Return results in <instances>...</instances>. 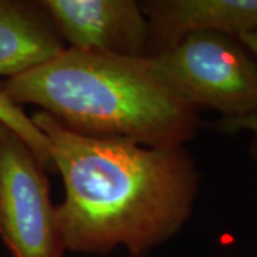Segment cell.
Masks as SVG:
<instances>
[{
  "mask_svg": "<svg viewBox=\"0 0 257 257\" xmlns=\"http://www.w3.org/2000/svg\"><path fill=\"white\" fill-rule=\"evenodd\" d=\"M0 239L13 257H63L46 170L26 142L0 123Z\"/></svg>",
  "mask_w": 257,
  "mask_h": 257,
  "instance_id": "4",
  "label": "cell"
},
{
  "mask_svg": "<svg viewBox=\"0 0 257 257\" xmlns=\"http://www.w3.org/2000/svg\"><path fill=\"white\" fill-rule=\"evenodd\" d=\"M63 49L37 2L0 0V76L9 79L28 72Z\"/></svg>",
  "mask_w": 257,
  "mask_h": 257,
  "instance_id": "7",
  "label": "cell"
},
{
  "mask_svg": "<svg viewBox=\"0 0 257 257\" xmlns=\"http://www.w3.org/2000/svg\"><path fill=\"white\" fill-rule=\"evenodd\" d=\"M15 104H35L84 136L147 147L184 146L196 138L199 110L153 70L149 57L62 52L0 82Z\"/></svg>",
  "mask_w": 257,
  "mask_h": 257,
  "instance_id": "2",
  "label": "cell"
},
{
  "mask_svg": "<svg viewBox=\"0 0 257 257\" xmlns=\"http://www.w3.org/2000/svg\"><path fill=\"white\" fill-rule=\"evenodd\" d=\"M140 6L149 23L147 57L193 32L237 37L257 30V0H147Z\"/></svg>",
  "mask_w": 257,
  "mask_h": 257,
  "instance_id": "6",
  "label": "cell"
},
{
  "mask_svg": "<svg viewBox=\"0 0 257 257\" xmlns=\"http://www.w3.org/2000/svg\"><path fill=\"white\" fill-rule=\"evenodd\" d=\"M149 60L157 76L197 110L221 117L257 114V62L237 37L193 32Z\"/></svg>",
  "mask_w": 257,
  "mask_h": 257,
  "instance_id": "3",
  "label": "cell"
},
{
  "mask_svg": "<svg viewBox=\"0 0 257 257\" xmlns=\"http://www.w3.org/2000/svg\"><path fill=\"white\" fill-rule=\"evenodd\" d=\"M210 127L219 133L234 135L239 132H247L251 135V153L257 157V114H248L243 117H220L210 124Z\"/></svg>",
  "mask_w": 257,
  "mask_h": 257,
  "instance_id": "9",
  "label": "cell"
},
{
  "mask_svg": "<svg viewBox=\"0 0 257 257\" xmlns=\"http://www.w3.org/2000/svg\"><path fill=\"white\" fill-rule=\"evenodd\" d=\"M30 117L63 180L56 220L66 250L107 254L124 247L128 256H146L192 217L200 173L184 146L90 138L42 110Z\"/></svg>",
  "mask_w": 257,
  "mask_h": 257,
  "instance_id": "1",
  "label": "cell"
},
{
  "mask_svg": "<svg viewBox=\"0 0 257 257\" xmlns=\"http://www.w3.org/2000/svg\"><path fill=\"white\" fill-rule=\"evenodd\" d=\"M240 42L243 43V46L250 52V55L256 59L257 62V30L247 32V33H241L237 36Z\"/></svg>",
  "mask_w": 257,
  "mask_h": 257,
  "instance_id": "10",
  "label": "cell"
},
{
  "mask_svg": "<svg viewBox=\"0 0 257 257\" xmlns=\"http://www.w3.org/2000/svg\"><path fill=\"white\" fill-rule=\"evenodd\" d=\"M0 123L13 130L19 138H22L43 165L46 172L55 173L53 159L46 136L39 130L30 116H28L22 106L15 104L0 92Z\"/></svg>",
  "mask_w": 257,
  "mask_h": 257,
  "instance_id": "8",
  "label": "cell"
},
{
  "mask_svg": "<svg viewBox=\"0 0 257 257\" xmlns=\"http://www.w3.org/2000/svg\"><path fill=\"white\" fill-rule=\"evenodd\" d=\"M57 35L70 49L147 57L149 23L135 0H42Z\"/></svg>",
  "mask_w": 257,
  "mask_h": 257,
  "instance_id": "5",
  "label": "cell"
},
{
  "mask_svg": "<svg viewBox=\"0 0 257 257\" xmlns=\"http://www.w3.org/2000/svg\"><path fill=\"white\" fill-rule=\"evenodd\" d=\"M128 257H146V256H128Z\"/></svg>",
  "mask_w": 257,
  "mask_h": 257,
  "instance_id": "11",
  "label": "cell"
}]
</instances>
